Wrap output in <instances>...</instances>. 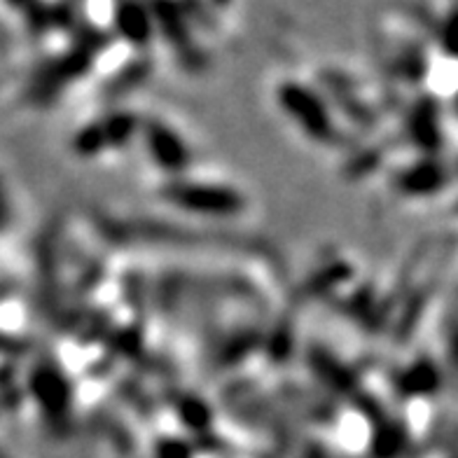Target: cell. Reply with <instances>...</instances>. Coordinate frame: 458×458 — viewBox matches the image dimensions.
Instances as JSON below:
<instances>
[{"mask_svg": "<svg viewBox=\"0 0 458 458\" xmlns=\"http://www.w3.org/2000/svg\"><path fill=\"white\" fill-rule=\"evenodd\" d=\"M164 199L181 211L206 217H234L246 211V199L242 192L216 182H194L175 178L164 187Z\"/></svg>", "mask_w": 458, "mask_h": 458, "instance_id": "1", "label": "cell"}, {"mask_svg": "<svg viewBox=\"0 0 458 458\" xmlns=\"http://www.w3.org/2000/svg\"><path fill=\"white\" fill-rule=\"evenodd\" d=\"M278 106L311 139L326 140L335 133L330 110L309 87L285 82L284 87H278Z\"/></svg>", "mask_w": 458, "mask_h": 458, "instance_id": "2", "label": "cell"}, {"mask_svg": "<svg viewBox=\"0 0 458 458\" xmlns=\"http://www.w3.org/2000/svg\"><path fill=\"white\" fill-rule=\"evenodd\" d=\"M140 136L145 140V150L152 164L162 169L164 174H171L175 178H181L185 169H190V150L182 143V139L171 127H166L159 120H148L140 124Z\"/></svg>", "mask_w": 458, "mask_h": 458, "instance_id": "3", "label": "cell"}]
</instances>
